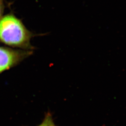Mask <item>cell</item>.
<instances>
[{"mask_svg":"<svg viewBox=\"0 0 126 126\" xmlns=\"http://www.w3.org/2000/svg\"><path fill=\"white\" fill-rule=\"evenodd\" d=\"M33 34L13 15L0 18V41L7 45L32 49L31 39Z\"/></svg>","mask_w":126,"mask_h":126,"instance_id":"obj_1","label":"cell"},{"mask_svg":"<svg viewBox=\"0 0 126 126\" xmlns=\"http://www.w3.org/2000/svg\"><path fill=\"white\" fill-rule=\"evenodd\" d=\"M31 51H17L0 47V73L12 67L29 56Z\"/></svg>","mask_w":126,"mask_h":126,"instance_id":"obj_2","label":"cell"},{"mask_svg":"<svg viewBox=\"0 0 126 126\" xmlns=\"http://www.w3.org/2000/svg\"><path fill=\"white\" fill-rule=\"evenodd\" d=\"M38 126H56L54 123L51 115L47 113L45 115L44 121Z\"/></svg>","mask_w":126,"mask_h":126,"instance_id":"obj_3","label":"cell"},{"mask_svg":"<svg viewBox=\"0 0 126 126\" xmlns=\"http://www.w3.org/2000/svg\"><path fill=\"white\" fill-rule=\"evenodd\" d=\"M3 11V4L1 0H0V18H1V16Z\"/></svg>","mask_w":126,"mask_h":126,"instance_id":"obj_4","label":"cell"}]
</instances>
